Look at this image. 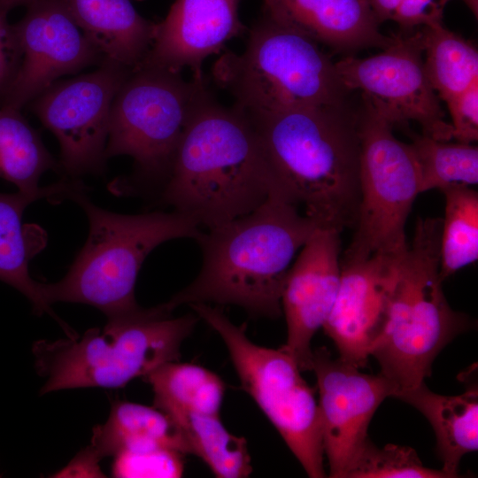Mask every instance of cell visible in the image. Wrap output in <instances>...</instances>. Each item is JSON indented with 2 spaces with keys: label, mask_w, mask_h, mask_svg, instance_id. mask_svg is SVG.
<instances>
[{
  "label": "cell",
  "mask_w": 478,
  "mask_h": 478,
  "mask_svg": "<svg viewBox=\"0 0 478 478\" xmlns=\"http://www.w3.org/2000/svg\"><path fill=\"white\" fill-rule=\"evenodd\" d=\"M243 111L271 163L277 190L322 228L341 234L353 227L359 203L358 112L348 104Z\"/></svg>",
  "instance_id": "cell-1"
},
{
  "label": "cell",
  "mask_w": 478,
  "mask_h": 478,
  "mask_svg": "<svg viewBox=\"0 0 478 478\" xmlns=\"http://www.w3.org/2000/svg\"><path fill=\"white\" fill-rule=\"evenodd\" d=\"M277 189L244 112L204 99L187 125L160 203L210 229L258 208Z\"/></svg>",
  "instance_id": "cell-2"
},
{
  "label": "cell",
  "mask_w": 478,
  "mask_h": 478,
  "mask_svg": "<svg viewBox=\"0 0 478 478\" xmlns=\"http://www.w3.org/2000/svg\"><path fill=\"white\" fill-rule=\"evenodd\" d=\"M319 227L273 189L253 212L201 234L196 240L203 255L200 272L162 305L171 313L181 305H233L277 319L292 260Z\"/></svg>",
  "instance_id": "cell-3"
},
{
  "label": "cell",
  "mask_w": 478,
  "mask_h": 478,
  "mask_svg": "<svg viewBox=\"0 0 478 478\" xmlns=\"http://www.w3.org/2000/svg\"><path fill=\"white\" fill-rule=\"evenodd\" d=\"M87 189L75 191L89 220L87 241L64 278L40 282L44 302L80 303L94 306L108 320L137 313L135 297L138 273L147 256L159 244L177 238L197 240L203 233L191 218L176 211L128 215L94 204Z\"/></svg>",
  "instance_id": "cell-4"
},
{
  "label": "cell",
  "mask_w": 478,
  "mask_h": 478,
  "mask_svg": "<svg viewBox=\"0 0 478 478\" xmlns=\"http://www.w3.org/2000/svg\"><path fill=\"white\" fill-rule=\"evenodd\" d=\"M441 227L439 218L417 220L398 266L384 329L371 351L381 374L398 390L425 382L442 350L472 326L466 314L450 306L443 291Z\"/></svg>",
  "instance_id": "cell-5"
},
{
  "label": "cell",
  "mask_w": 478,
  "mask_h": 478,
  "mask_svg": "<svg viewBox=\"0 0 478 478\" xmlns=\"http://www.w3.org/2000/svg\"><path fill=\"white\" fill-rule=\"evenodd\" d=\"M212 73L244 111L342 105L351 92L319 43L264 12L244 50L223 53Z\"/></svg>",
  "instance_id": "cell-6"
},
{
  "label": "cell",
  "mask_w": 478,
  "mask_h": 478,
  "mask_svg": "<svg viewBox=\"0 0 478 478\" xmlns=\"http://www.w3.org/2000/svg\"><path fill=\"white\" fill-rule=\"evenodd\" d=\"M198 316L173 318L162 305L122 319L108 320L80 338L40 341L33 351L46 382L41 394L79 388L114 389L159 366L178 360L183 341Z\"/></svg>",
  "instance_id": "cell-7"
},
{
  "label": "cell",
  "mask_w": 478,
  "mask_h": 478,
  "mask_svg": "<svg viewBox=\"0 0 478 478\" xmlns=\"http://www.w3.org/2000/svg\"><path fill=\"white\" fill-rule=\"evenodd\" d=\"M209 93L204 74L186 80L152 66L132 71L112 104L105 157H131L135 174L116 180V193H130L138 185L163 188L185 128Z\"/></svg>",
  "instance_id": "cell-8"
},
{
  "label": "cell",
  "mask_w": 478,
  "mask_h": 478,
  "mask_svg": "<svg viewBox=\"0 0 478 478\" xmlns=\"http://www.w3.org/2000/svg\"><path fill=\"white\" fill-rule=\"evenodd\" d=\"M220 336L247 392L279 432L309 477L326 476L320 413L312 389L296 360L281 348L250 340L244 325H235L209 304L189 305Z\"/></svg>",
  "instance_id": "cell-9"
},
{
  "label": "cell",
  "mask_w": 478,
  "mask_h": 478,
  "mask_svg": "<svg viewBox=\"0 0 478 478\" xmlns=\"http://www.w3.org/2000/svg\"><path fill=\"white\" fill-rule=\"evenodd\" d=\"M359 203L351 243L341 261L374 255L401 258L408 249L405 224L420 192V170L410 144L397 140L394 126L362 97Z\"/></svg>",
  "instance_id": "cell-10"
},
{
  "label": "cell",
  "mask_w": 478,
  "mask_h": 478,
  "mask_svg": "<svg viewBox=\"0 0 478 478\" xmlns=\"http://www.w3.org/2000/svg\"><path fill=\"white\" fill-rule=\"evenodd\" d=\"M94 72L51 86L28 104L58 139L60 171L76 179L102 174L112 104L133 70L103 58Z\"/></svg>",
  "instance_id": "cell-11"
},
{
  "label": "cell",
  "mask_w": 478,
  "mask_h": 478,
  "mask_svg": "<svg viewBox=\"0 0 478 478\" xmlns=\"http://www.w3.org/2000/svg\"><path fill=\"white\" fill-rule=\"evenodd\" d=\"M394 42L373 57L347 56L335 62L345 88L362 91L393 125L418 122L423 135L449 142L452 126L444 120L439 97L427 77L420 30L394 35Z\"/></svg>",
  "instance_id": "cell-12"
},
{
  "label": "cell",
  "mask_w": 478,
  "mask_h": 478,
  "mask_svg": "<svg viewBox=\"0 0 478 478\" xmlns=\"http://www.w3.org/2000/svg\"><path fill=\"white\" fill-rule=\"evenodd\" d=\"M319 389L322 443L329 477L345 478L370 440L367 430L381 404L398 387L382 374H367L335 358L325 347L312 351V367Z\"/></svg>",
  "instance_id": "cell-13"
},
{
  "label": "cell",
  "mask_w": 478,
  "mask_h": 478,
  "mask_svg": "<svg viewBox=\"0 0 478 478\" xmlns=\"http://www.w3.org/2000/svg\"><path fill=\"white\" fill-rule=\"evenodd\" d=\"M13 25L22 59L0 101L2 107L20 111L59 77L100 64L104 58L60 0L28 5L24 17Z\"/></svg>",
  "instance_id": "cell-14"
},
{
  "label": "cell",
  "mask_w": 478,
  "mask_h": 478,
  "mask_svg": "<svg viewBox=\"0 0 478 478\" xmlns=\"http://www.w3.org/2000/svg\"><path fill=\"white\" fill-rule=\"evenodd\" d=\"M340 233L317 228L291 265L281 291V305L287 340L281 348L302 371L311 370L312 340L327 321L341 277Z\"/></svg>",
  "instance_id": "cell-15"
},
{
  "label": "cell",
  "mask_w": 478,
  "mask_h": 478,
  "mask_svg": "<svg viewBox=\"0 0 478 478\" xmlns=\"http://www.w3.org/2000/svg\"><path fill=\"white\" fill-rule=\"evenodd\" d=\"M402 258L374 255L341 261L338 292L322 328L335 343L339 358L358 368L366 366L384 329Z\"/></svg>",
  "instance_id": "cell-16"
},
{
  "label": "cell",
  "mask_w": 478,
  "mask_h": 478,
  "mask_svg": "<svg viewBox=\"0 0 478 478\" xmlns=\"http://www.w3.org/2000/svg\"><path fill=\"white\" fill-rule=\"evenodd\" d=\"M241 0H174L140 66L203 74L202 64L246 30L239 17Z\"/></svg>",
  "instance_id": "cell-17"
},
{
  "label": "cell",
  "mask_w": 478,
  "mask_h": 478,
  "mask_svg": "<svg viewBox=\"0 0 478 478\" xmlns=\"http://www.w3.org/2000/svg\"><path fill=\"white\" fill-rule=\"evenodd\" d=\"M263 12L337 52L383 50L395 38L380 32L368 0H264Z\"/></svg>",
  "instance_id": "cell-18"
},
{
  "label": "cell",
  "mask_w": 478,
  "mask_h": 478,
  "mask_svg": "<svg viewBox=\"0 0 478 478\" xmlns=\"http://www.w3.org/2000/svg\"><path fill=\"white\" fill-rule=\"evenodd\" d=\"M164 447L190 454L186 439L174 420L157 407L117 401L109 418L95 428L91 443L63 470L68 476H98V462L122 451Z\"/></svg>",
  "instance_id": "cell-19"
},
{
  "label": "cell",
  "mask_w": 478,
  "mask_h": 478,
  "mask_svg": "<svg viewBox=\"0 0 478 478\" xmlns=\"http://www.w3.org/2000/svg\"><path fill=\"white\" fill-rule=\"evenodd\" d=\"M104 58L138 67L155 39L157 23L143 18L130 0H60Z\"/></svg>",
  "instance_id": "cell-20"
},
{
  "label": "cell",
  "mask_w": 478,
  "mask_h": 478,
  "mask_svg": "<svg viewBox=\"0 0 478 478\" xmlns=\"http://www.w3.org/2000/svg\"><path fill=\"white\" fill-rule=\"evenodd\" d=\"M412 405L430 423L436 438V452L443 470L458 477L462 458L478 449V389L469 385L465 392L445 396L425 384L398 390L393 397Z\"/></svg>",
  "instance_id": "cell-21"
},
{
  "label": "cell",
  "mask_w": 478,
  "mask_h": 478,
  "mask_svg": "<svg viewBox=\"0 0 478 478\" xmlns=\"http://www.w3.org/2000/svg\"><path fill=\"white\" fill-rule=\"evenodd\" d=\"M59 169V164L20 111L0 106V177L20 192L43 195L58 202L69 199L74 191L85 187L74 179L38 186L43 173Z\"/></svg>",
  "instance_id": "cell-22"
},
{
  "label": "cell",
  "mask_w": 478,
  "mask_h": 478,
  "mask_svg": "<svg viewBox=\"0 0 478 478\" xmlns=\"http://www.w3.org/2000/svg\"><path fill=\"white\" fill-rule=\"evenodd\" d=\"M42 198L48 197L20 191L0 193V281L23 294L38 315L55 316L42 297L40 282L29 274L28 263L36 251L22 223L26 208Z\"/></svg>",
  "instance_id": "cell-23"
},
{
  "label": "cell",
  "mask_w": 478,
  "mask_h": 478,
  "mask_svg": "<svg viewBox=\"0 0 478 478\" xmlns=\"http://www.w3.org/2000/svg\"><path fill=\"white\" fill-rule=\"evenodd\" d=\"M154 393V406L220 415L225 384L219 375L198 365L166 362L145 376Z\"/></svg>",
  "instance_id": "cell-24"
},
{
  "label": "cell",
  "mask_w": 478,
  "mask_h": 478,
  "mask_svg": "<svg viewBox=\"0 0 478 478\" xmlns=\"http://www.w3.org/2000/svg\"><path fill=\"white\" fill-rule=\"evenodd\" d=\"M178 425L190 450L213 474L220 478H243L252 472L247 441L231 434L220 415L173 410L166 412Z\"/></svg>",
  "instance_id": "cell-25"
},
{
  "label": "cell",
  "mask_w": 478,
  "mask_h": 478,
  "mask_svg": "<svg viewBox=\"0 0 478 478\" xmlns=\"http://www.w3.org/2000/svg\"><path fill=\"white\" fill-rule=\"evenodd\" d=\"M424 68L439 98L447 102L478 81V51L443 23L420 29Z\"/></svg>",
  "instance_id": "cell-26"
},
{
  "label": "cell",
  "mask_w": 478,
  "mask_h": 478,
  "mask_svg": "<svg viewBox=\"0 0 478 478\" xmlns=\"http://www.w3.org/2000/svg\"><path fill=\"white\" fill-rule=\"evenodd\" d=\"M445 198L440 236L443 281L478 258V194L469 186L442 189Z\"/></svg>",
  "instance_id": "cell-27"
},
{
  "label": "cell",
  "mask_w": 478,
  "mask_h": 478,
  "mask_svg": "<svg viewBox=\"0 0 478 478\" xmlns=\"http://www.w3.org/2000/svg\"><path fill=\"white\" fill-rule=\"evenodd\" d=\"M410 146L420 170V192L451 185L478 183V148L471 143H450L425 135H412Z\"/></svg>",
  "instance_id": "cell-28"
},
{
  "label": "cell",
  "mask_w": 478,
  "mask_h": 478,
  "mask_svg": "<svg viewBox=\"0 0 478 478\" xmlns=\"http://www.w3.org/2000/svg\"><path fill=\"white\" fill-rule=\"evenodd\" d=\"M345 478H450L443 470L425 466L408 446H376L371 440L350 466Z\"/></svg>",
  "instance_id": "cell-29"
},
{
  "label": "cell",
  "mask_w": 478,
  "mask_h": 478,
  "mask_svg": "<svg viewBox=\"0 0 478 478\" xmlns=\"http://www.w3.org/2000/svg\"><path fill=\"white\" fill-rule=\"evenodd\" d=\"M184 456L164 447L122 451L114 455L112 474L115 477H181Z\"/></svg>",
  "instance_id": "cell-30"
},
{
  "label": "cell",
  "mask_w": 478,
  "mask_h": 478,
  "mask_svg": "<svg viewBox=\"0 0 478 478\" xmlns=\"http://www.w3.org/2000/svg\"><path fill=\"white\" fill-rule=\"evenodd\" d=\"M451 0H402L394 18L402 33H411L417 27L443 23V11ZM475 18L478 0H462Z\"/></svg>",
  "instance_id": "cell-31"
},
{
  "label": "cell",
  "mask_w": 478,
  "mask_h": 478,
  "mask_svg": "<svg viewBox=\"0 0 478 478\" xmlns=\"http://www.w3.org/2000/svg\"><path fill=\"white\" fill-rule=\"evenodd\" d=\"M452 120V138L462 143L478 139V81L446 102Z\"/></svg>",
  "instance_id": "cell-32"
},
{
  "label": "cell",
  "mask_w": 478,
  "mask_h": 478,
  "mask_svg": "<svg viewBox=\"0 0 478 478\" xmlns=\"http://www.w3.org/2000/svg\"><path fill=\"white\" fill-rule=\"evenodd\" d=\"M10 11L0 3V101L12 82L22 59L14 25L7 20Z\"/></svg>",
  "instance_id": "cell-33"
},
{
  "label": "cell",
  "mask_w": 478,
  "mask_h": 478,
  "mask_svg": "<svg viewBox=\"0 0 478 478\" xmlns=\"http://www.w3.org/2000/svg\"><path fill=\"white\" fill-rule=\"evenodd\" d=\"M374 17L379 24L394 20L402 0H368Z\"/></svg>",
  "instance_id": "cell-34"
},
{
  "label": "cell",
  "mask_w": 478,
  "mask_h": 478,
  "mask_svg": "<svg viewBox=\"0 0 478 478\" xmlns=\"http://www.w3.org/2000/svg\"><path fill=\"white\" fill-rule=\"evenodd\" d=\"M40 0H0V3L6 7L9 11L17 6H26L38 2Z\"/></svg>",
  "instance_id": "cell-35"
}]
</instances>
